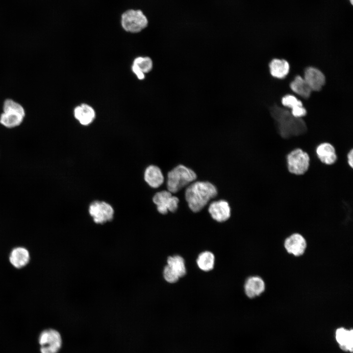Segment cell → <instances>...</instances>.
<instances>
[{
    "mask_svg": "<svg viewBox=\"0 0 353 353\" xmlns=\"http://www.w3.org/2000/svg\"><path fill=\"white\" fill-rule=\"evenodd\" d=\"M218 194L216 186L209 181H197L189 185L185 191V198L194 212L202 210Z\"/></svg>",
    "mask_w": 353,
    "mask_h": 353,
    "instance_id": "6da1fadb",
    "label": "cell"
},
{
    "mask_svg": "<svg viewBox=\"0 0 353 353\" xmlns=\"http://www.w3.org/2000/svg\"><path fill=\"white\" fill-rule=\"evenodd\" d=\"M271 114L277 124L280 135L285 138L305 132L307 128L302 118L294 117L289 111L275 105L270 108Z\"/></svg>",
    "mask_w": 353,
    "mask_h": 353,
    "instance_id": "7a4b0ae2",
    "label": "cell"
},
{
    "mask_svg": "<svg viewBox=\"0 0 353 353\" xmlns=\"http://www.w3.org/2000/svg\"><path fill=\"white\" fill-rule=\"evenodd\" d=\"M197 178L193 170L184 165H178L167 174V189L171 193H176Z\"/></svg>",
    "mask_w": 353,
    "mask_h": 353,
    "instance_id": "3957f363",
    "label": "cell"
},
{
    "mask_svg": "<svg viewBox=\"0 0 353 353\" xmlns=\"http://www.w3.org/2000/svg\"><path fill=\"white\" fill-rule=\"evenodd\" d=\"M148 23L147 17L141 10L128 9L121 16V25L128 32H140L147 27Z\"/></svg>",
    "mask_w": 353,
    "mask_h": 353,
    "instance_id": "277c9868",
    "label": "cell"
},
{
    "mask_svg": "<svg viewBox=\"0 0 353 353\" xmlns=\"http://www.w3.org/2000/svg\"><path fill=\"white\" fill-rule=\"evenodd\" d=\"M288 171L295 175H303L308 170L310 157L308 154L300 148L291 151L286 156Z\"/></svg>",
    "mask_w": 353,
    "mask_h": 353,
    "instance_id": "5b68a950",
    "label": "cell"
},
{
    "mask_svg": "<svg viewBox=\"0 0 353 353\" xmlns=\"http://www.w3.org/2000/svg\"><path fill=\"white\" fill-rule=\"evenodd\" d=\"M39 343L41 353H58L62 347V340L57 330L49 328L40 333Z\"/></svg>",
    "mask_w": 353,
    "mask_h": 353,
    "instance_id": "8992f818",
    "label": "cell"
},
{
    "mask_svg": "<svg viewBox=\"0 0 353 353\" xmlns=\"http://www.w3.org/2000/svg\"><path fill=\"white\" fill-rule=\"evenodd\" d=\"M152 201L156 205L157 210L162 214H166L168 211L175 212L178 208L179 199L169 191L163 190L157 192L153 197Z\"/></svg>",
    "mask_w": 353,
    "mask_h": 353,
    "instance_id": "52a82bcc",
    "label": "cell"
},
{
    "mask_svg": "<svg viewBox=\"0 0 353 353\" xmlns=\"http://www.w3.org/2000/svg\"><path fill=\"white\" fill-rule=\"evenodd\" d=\"M89 214L96 224H104L111 221L114 217V209L109 203L102 201H95L89 207Z\"/></svg>",
    "mask_w": 353,
    "mask_h": 353,
    "instance_id": "ba28073f",
    "label": "cell"
},
{
    "mask_svg": "<svg viewBox=\"0 0 353 353\" xmlns=\"http://www.w3.org/2000/svg\"><path fill=\"white\" fill-rule=\"evenodd\" d=\"M208 210L213 219L218 222L227 221L231 215L229 203L224 200L212 202L209 204Z\"/></svg>",
    "mask_w": 353,
    "mask_h": 353,
    "instance_id": "9c48e42d",
    "label": "cell"
},
{
    "mask_svg": "<svg viewBox=\"0 0 353 353\" xmlns=\"http://www.w3.org/2000/svg\"><path fill=\"white\" fill-rule=\"evenodd\" d=\"M284 246L286 251L296 256L303 255L306 248L304 237L298 233L291 234L285 240Z\"/></svg>",
    "mask_w": 353,
    "mask_h": 353,
    "instance_id": "30bf717a",
    "label": "cell"
},
{
    "mask_svg": "<svg viewBox=\"0 0 353 353\" xmlns=\"http://www.w3.org/2000/svg\"><path fill=\"white\" fill-rule=\"evenodd\" d=\"M303 78L311 91H320L325 83L324 75L314 67H310L305 69Z\"/></svg>",
    "mask_w": 353,
    "mask_h": 353,
    "instance_id": "8fae6325",
    "label": "cell"
},
{
    "mask_svg": "<svg viewBox=\"0 0 353 353\" xmlns=\"http://www.w3.org/2000/svg\"><path fill=\"white\" fill-rule=\"evenodd\" d=\"M316 153L319 159L326 165L333 164L337 159L335 149L329 143L320 144L316 149Z\"/></svg>",
    "mask_w": 353,
    "mask_h": 353,
    "instance_id": "7c38bea8",
    "label": "cell"
},
{
    "mask_svg": "<svg viewBox=\"0 0 353 353\" xmlns=\"http://www.w3.org/2000/svg\"><path fill=\"white\" fill-rule=\"evenodd\" d=\"M9 260L14 267L21 269L29 263V252L26 248L23 247L14 248L9 254Z\"/></svg>",
    "mask_w": 353,
    "mask_h": 353,
    "instance_id": "4fadbf2b",
    "label": "cell"
},
{
    "mask_svg": "<svg viewBox=\"0 0 353 353\" xmlns=\"http://www.w3.org/2000/svg\"><path fill=\"white\" fill-rule=\"evenodd\" d=\"M245 292L250 298H253L262 294L265 289L264 280L259 277H249L244 285Z\"/></svg>",
    "mask_w": 353,
    "mask_h": 353,
    "instance_id": "5bb4252c",
    "label": "cell"
},
{
    "mask_svg": "<svg viewBox=\"0 0 353 353\" xmlns=\"http://www.w3.org/2000/svg\"><path fill=\"white\" fill-rule=\"evenodd\" d=\"M74 114L75 118L83 126H88L91 124L96 117L95 110L86 103H82L76 107Z\"/></svg>",
    "mask_w": 353,
    "mask_h": 353,
    "instance_id": "9a60e30c",
    "label": "cell"
},
{
    "mask_svg": "<svg viewBox=\"0 0 353 353\" xmlns=\"http://www.w3.org/2000/svg\"><path fill=\"white\" fill-rule=\"evenodd\" d=\"M144 177L147 184L153 188L160 187L164 181L161 169L153 165H150L146 169Z\"/></svg>",
    "mask_w": 353,
    "mask_h": 353,
    "instance_id": "2e32d148",
    "label": "cell"
},
{
    "mask_svg": "<svg viewBox=\"0 0 353 353\" xmlns=\"http://www.w3.org/2000/svg\"><path fill=\"white\" fill-rule=\"evenodd\" d=\"M335 338L340 349L345 352H353V329L347 330L343 328L336 329Z\"/></svg>",
    "mask_w": 353,
    "mask_h": 353,
    "instance_id": "e0dca14e",
    "label": "cell"
},
{
    "mask_svg": "<svg viewBox=\"0 0 353 353\" xmlns=\"http://www.w3.org/2000/svg\"><path fill=\"white\" fill-rule=\"evenodd\" d=\"M281 102L284 106L291 109V113L295 117L302 118L306 114L302 101L293 95H285L282 98Z\"/></svg>",
    "mask_w": 353,
    "mask_h": 353,
    "instance_id": "ac0fdd59",
    "label": "cell"
},
{
    "mask_svg": "<svg viewBox=\"0 0 353 353\" xmlns=\"http://www.w3.org/2000/svg\"><path fill=\"white\" fill-rule=\"evenodd\" d=\"M271 75L277 78H283L288 74L290 66L288 62L284 59H274L270 64Z\"/></svg>",
    "mask_w": 353,
    "mask_h": 353,
    "instance_id": "d6986e66",
    "label": "cell"
},
{
    "mask_svg": "<svg viewBox=\"0 0 353 353\" xmlns=\"http://www.w3.org/2000/svg\"><path fill=\"white\" fill-rule=\"evenodd\" d=\"M24 117V116L16 113L3 112L0 116V124L8 128H14L22 123Z\"/></svg>",
    "mask_w": 353,
    "mask_h": 353,
    "instance_id": "ffe728a7",
    "label": "cell"
},
{
    "mask_svg": "<svg viewBox=\"0 0 353 353\" xmlns=\"http://www.w3.org/2000/svg\"><path fill=\"white\" fill-rule=\"evenodd\" d=\"M290 88L293 92L304 99L309 97L311 90L304 80L300 76L295 77L290 83Z\"/></svg>",
    "mask_w": 353,
    "mask_h": 353,
    "instance_id": "44dd1931",
    "label": "cell"
},
{
    "mask_svg": "<svg viewBox=\"0 0 353 353\" xmlns=\"http://www.w3.org/2000/svg\"><path fill=\"white\" fill-rule=\"evenodd\" d=\"M214 262L215 257L214 254L208 251H205L200 253L197 260L198 267L204 271L211 270L214 267Z\"/></svg>",
    "mask_w": 353,
    "mask_h": 353,
    "instance_id": "7402d4cb",
    "label": "cell"
},
{
    "mask_svg": "<svg viewBox=\"0 0 353 353\" xmlns=\"http://www.w3.org/2000/svg\"><path fill=\"white\" fill-rule=\"evenodd\" d=\"M167 265L180 277L186 274V268L183 258L179 255L170 256L167 259Z\"/></svg>",
    "mask_w": 353,
    "mask_h": 353,
    "instance_id": "603a6c76",
    "label": "cell"
},
{
    "mask_svg": "<svg viewBox=\"0 0 353 353\" xmlns=\"http://www.w3.org/2000/svg\"><path fill=\"white\" fill-rule=\"evenodd\" d=\"M133 64L136 66L144 74L149 73L152 69L153 63L149 57L139 56L136 58Z\"/></svg>",
    "mask_w": 353,
    "mask_h": 353,
    "instance_id": "cb8c5ba5",
    "label": "cell"
},
{
    "mask_svg": "<svg viewBox=\"0 0 353 353\" xmlns=\"http://www.w3.org/2000/svg\"><path fill=\"white\" fill-rule=\"evenodd\" d=\"M3 111V112H14L25 116V111L24 107L20 103L11 99H7L4 101Z\"/></svg>",
    "mask_w": 353,
    "mask_h": 353,
    "instance_id": "d4e9b609",
    "label": "cell"
},
{
    "mask_svg": "<svg viewBox=\"0 0 353 353\" xmlns=\"http://www.w3.org/2000/svg\"><path fill=\"white\" fill-rule=\"evenodd\" d=\"M163 276L165 279L170 283L176 282L179 278L178 275L167 265L164 269Z\"/></svg>",
    "mask_w": 353,
    "mask_h": 353,
    "instance_id": "484cf974",
    "label": "cell"
},
{
    "mask_svg": "<svg viewBox=\"0 0 353 353\" xmlns=\"http://www.w3.org/2000/svg\"><path fill=\"white\" fill-rule=\"evenodd\" d=\"M131 69L133 73L136 75L139 79L142 80L145 78V74H144L136 66L132 64Z\"/></svg>",
    "mask_w": 353,
    "mask_h": 353,
    "instance_id": "4316f807",
    "label": "cell"
},
{
    "mask_svg": "<svg viewBox=\"0 0 353 353\" xmlns=\"http://www.w3.org/2000/svg\"><path fill=\"white\" fill-rule=\"evenodd\" d=\"M347 161L349 166L353 168V150L351 149L347 154Z\"/></svg>",
    "mask_w": 353,
    "mask_h": 353,
    "instance_id": "83f0119b",
    "label": "cell"
},
{
    "mask_svg": "<svg viewBox=\"0 0 353 353\" xmlns=\"http://www.w3.org/2000/svg\"><path fill=\"white\" fill-rule=\"evenodd\" d=\"M351 3L352 4H353V0H350Z\"/></svg>",
    "mask_w": 353,
    "mask_h": 353,
    "instance_id": "f1b7e54d",
    "label": "cell"
}]
</instances>
